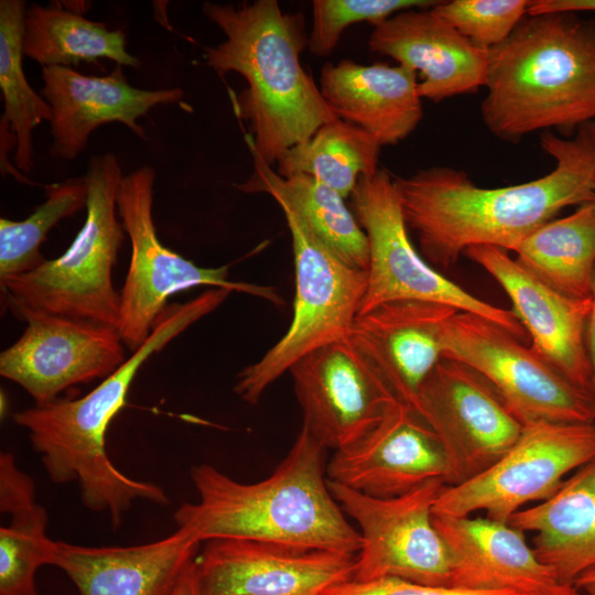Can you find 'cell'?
Here are the masks:
<instances>
[{
  "label": "cell",
  "mask_w": 595,
  "mask_h": 595,
  "mask_svg": "<svg viewBox=\"0 0 595 595\" xmlns=\"http://www.w3.org/2000/svg\"><path fill=\"white\" fill-rule=\"evenodd\" d=\"M86 175L46 187V199L21 221L0 219V281L34 270L45 259L40 248L48 231L64 218L86 208Z\"/></svg>",
  "instance_id": "4dcf8cb0"
},
{
  "label": "cell",
  "mask_w": 595,
  "mask_h": 595,
  "mask_svg": "<svg viewBox=\"0 0 595 595\" xmlns=\"http://www.w3.org/2000/svg\"><path fill=\"white\" fill-rule=\"evenodd\" d=\"M202 11L226 37L204 48L205 64L247 82L232 97L234 111L248 123L249 150L263 162L272 166L285 151L337 118L302 67L300 55L309 35L301 14L283 12L275 0L207 1Z\"/></svg>",
  "instance_id": "3957f363"
},
{
  "label": "cell",
  "mask_w": 595,
  "mask_h": 595,
  "mask_svg": "<svg viewBox=\"0 0 595 595\" xmlns=\"http://www.w3.org/2000/svg\"><path fill=\"white\" fill-rule=\"evenodd\" d=\"M485 87L483 122L507 142L539 130L571 134L595 120V18L527 15L489 50Z\"/></svg>",
  "instance_id": "277c9868"
},
{
  "label": "cell",
  "mask_w": 595,
  "mask_h": 595,
  "mask_svg": "<svg viewBox=\"0 0 595 595\" xmlns=\"http://www.w3.org/2000/svg\"><path fill=\"white\" fill-rule=\"evenodd\" d=\"M325 448L304 426L267 478L241 483L208 464L191 468L196 502L174 512L177 528L201 543L246 539L358 554L359 531L331 493Z\"/></svg>",
  "instance_id": "7a4b0ae2"
},
{
  "label": "cell",
  "mask_w": 595,
  "mask_h": 595,
  "mask_svg": "<svg viewBox=\"0 0 595 595\" xmlns=\"http://www.w3.org/2000/svg\"><path fill=\"white\" fill-rule=\"evenodd\" d=\"M529 0L439 1L433 11L474 44L491 50L528 15Z\"/></svg>",
  "instance_id": "d6a6232c"
},
{
  "label": "cell",
  "mask_w": 595,
  "mask_h": 595,
  "mask_svg": "<svg viewBox=\"0 0 595 595\" xmlns=\"http://www.w3.org/2000/svg\"><path fill=\"white\" fill-rule=\"evenodd\" d=\"M0 510L10 516L0 528V595H37L35 574L51 565L48 516L36 502L33 479L9 452L0 455Z\"/></svg>",
  "instance_id": "4316f807"
},
{
  "label": "cell",
  "mask_w": 595,
  "mask_h": 595,
  "mask_svg": "<svg viewBox=\"0 0 595 595\" xmlns=\"http://www.w3.org/2000/svg\"><path fill=\"white\" fill-rule=\"evenodd\" d=\"M509 523L533 533L531 547L556 581L574 583L595 566V458L551 497L516 512Z\"/></svg>",
  "instance_id": "cb8c5ba5"
},
{
  "label": "cell",
  "mask_w": 595,
  "mask_h": 595,
  "mask_svg": "<svg viewBox=\"0 0 595 595\" xmlns=\"http://www.w3.org/2000/svg\"><path fill=\"white\" fill-rule=\"evenodd\" d=\"M380 148L368 133L336 118L285 151L277 161V173L310 175L347 198L361 176L379 170Z\"/></svg>",
  "instance_id": "f546056e"
},
{
  "label": "cell",
  "mask_w": 595,
  "mask_h": 595,
  "mask_svg": "<svg viewBox=\"0 0 595 595\" xmlns=\"http://www.w3.org/2000/svg\"><path fill=\"white\" fill-rule=\"evenodd\" d=\"M574 584L580 588L589 584H595V566L580 575L574 581Z\"/></svg>",
  "instance_id": "f35d334b"
},
{
  "label": "cell",
  "mask_w": 595,
  "mask_h": 595,
  "mask_svg": "<svg viewBox=\"0 0 595 595\" xmlns=\"http://www.w3.org/2000/svg\"><path fill=\"white\" fill-rule=\"evenodd\" d=\"M26 3L0 1V88L3 113L0 119L1 172L19 181L33 169L32 132L52 118V109L28 83L23 72V31Z\"/></svg>",
  "instance_id": "484cf974"
},
{
  "label": "cell",
  "mask_w": 595,
  "mask_h": 595,
  "mask_svg": "<svg viewBox=\"0 0 595 595\" xmlns=\"http://www.w3.org/2000/svg\"><path fill=\"white\" fill-rule=\"evenodd\" d=\"M23 53L42 67H71L100 58L132 68L141 66L139 58L127 51L121 30H109L102 22L90 21L57 4H32L26 9Z\"/></svg>",
  "instance_id": "f1b7e54d"
},
{
  "label": "cell",
  "mask_w": 595,
  "mask_h": 595,
  "mask_svg": "<svg viewBox=\"0 0 595 595\" xmlns=\"http://www.w3.org/2000/svg\"><path fill=\"white\" fill-rule=\"evenodd\" d=\"M594 203H595V199H594Z\"/></svg>",
  "instance_id": "60d3db41"
},
{
  "label": "cell",
  "mask_w": 595,
  "mask_h": 595,
  "mask_svg": "<svg viewBox=\"0 0 595 595\" xmlns=\"http://www.w3.org/2000/svg\"><path fill=\"white\" fill-rule=\"evenodd\" d=\"M530 595H588L585 591L570 582H554Z\"/></svg>",
  "instance_id": "74e56055"
},
{
  "label": "cell",
  "mask_w": 595,
  "mask_h": 595,
  "mask_svg": "<svg viewBox=\"0 0 595 595\" xmlns=\"http://www.w3.org/2000/svg\"><path fill=\"white\" fill-rule=\"evenodd\" d=\"M553 12H595V0H533L528 15Z\"/></svg>",
  "instance_id": "e575fe53"
},
{
  "label": "cell",
  "mask_w": 595,
  "mask_h": 595,
  "mask_svg": "<svg viewBox=\"0 0 595 595\" xmlns=\"http://www.w3.org/2000/svg\"><path fill=\"white\" fill-rule=\"evenodd\" d=\"M155 172L142 166L123 176L117 195V212L131 242V259L123 288L117 331L134 353L148 339L167 307V299L196 286L227 289L282 305L274 288L229 280V266L204 268L166 248L153 221Z\"/></svg>",
  "instance_id": "ba28073f"
},
{
  "label": "cell",
  "mask_w": 595,
  "mask_h": 595,
  "mask_svg": "<svg viewBox=\"0 0 595 595\" xmlns=\"http://www.w3.org/2000/svg\"><path fill=\"white\" fill-rule=\"evenodd\" d=\"M368 46L415 71L422 99L440 102L486 86L489 50L474 44L432 8L403 10L374 26Z\"/></svg>",
  "instance_id": "d6986e66"
},
{
  "label": "cell",
  "mask_w": 595,
  "mask_h": 595,
  "mask_svg": "<svg viewBox=\"0 0 595 595\" xmlns=\"http://www.w3.org/2000/svg\"><path fill=\"white\" fill-rule=\"evenodd\" d=\"M433 522L448 551L451 587L530 595L559 582L509 522L434 511Z\"/></svg>",
  "instance_id": "7402d4cb"
},
{
  "label": "cell",
  "mask_w": 595,
  "mask_h": 595,
  "mask_svg": "<svg viewBox=\"0 0 595 595\" xmlns=\"http://www.w3.org/2000/svg\"><path fill=\"white\" fill-rule=\"evenodd\" d=\"M464 256L489 273L507 293L531 347L591 397L592 369L586 347L591 296L575 299L553 290L497 247H470Z\"/></svg>",
  "instance_id": "e0dca14e"
},
{
  "label": "cell",
  "mask_w": 595,
  "mask_h": 595,
  "mask_svg": "<svg viewBox=\"0 0 595 595\" xmlns=\"http://www.w3.org/2000/svg\"><path fill=\"white\" fill-rule=\"evenodd\" d=\"M586 347L592 369L591 397L595 405V273L591 292V310L586 325Z\"/></svg>",
  "instance_id": "d590c367"
},
{
  "label": "cell",
  "mask_w": 595,
  "mask_h": 595,
  "mask_svg": "<svg viewBox=\"0 0 595 595\" xmlns=\"http://www.w3.org/2000/svg\"><path fill=\"white\" fill-rule=\"evenodd\" d=\"M581 588L585 591L588 595H595V584H589Z\"/></svg>",
  "instance_id": "ab89813d"
},
{
  "label": "cell",
  "mask_w": 595,
  "mask_h": 595,
  "mask_svg": "<svg viewBox=\"0 0 595 595\" xmlns=\"http://www.w3.org/2000/svg\"><path fill=\"white\" fill-rule=\"evenodd\" d=\"M443 357L482 375L523 425L594 423L595 405L532 347L497 324L456 312L444 325Z\"/></svg>",
  "instance_id": "9c48e42d"
},
{
  "label": "cell",
  "mask_w": 595,
  "mask_h": 595,
  "mask_svg": "<svg viewBox=\"0 0 595 595\" xmlns=\"http://www.w3.org/2000/svg\"><path fill=\"white\" fill-rule=\"evenodd\" d=\"M289 372L302 426L335 452L366 437L399 402L348 336L303 356Z\"/></svg>",
  "instance_id": "4fadbf2b"
},
{
  "label": "cell",
  "mask_w": 595,
  "mask_h": 595,
  "mask_svg": "<svg viewBox=\"0 0 595 595\" xmlns=\"http://www.w3.org/2000/svg\"><path fill=\"white\" fill-rule=\"evenodd\" d=\"M456 312L437 303L392 301L359 315L348 337L394 398L413 409L443 358V328Z\"/></svg>",
  "instance_id": "ffe728a7"
},
{
  "label": "cell",
  "mask_w": 595,
  "mask_h": 595,
  "mask_svg": "<svg viewBox=\"0 0 595 595\" xmlns=\"http://www.w3.org/2000/svg\"><path fill=\"white\" fill-rule=\"evenodd\" d=\"M85 175L86 220L69 248L32 271L0 281L4 303L17 316L42 312L117 328L120 293L112 268L125 239L117 218L123 175L112 153L94 156Z\"/></svg>",
  "instance_id": "5b68a950"
},
{
  "label": "cell",
  "mask_w": 595,
  "mask_h": 595,
  "mask_svg": "<svg viewBox=\"0 0 595 595\" xmlns=\"http://www.w3.org/2000/svg\"><path fill=\"white\" fill-rule=\"evenodd\" d=\"M322 595H523L515 592H479L451 586H434L397 577H383L368 582L355 580L338 584Z\"/></svg>",
  "instance_id": "836d02e7"
},
{
  "label": "cell",
  "mask_w": 595,
  "mask_h": 595,
  "mask_svg": "<svg viewBox=\"0 0 595 595\" xmlns=\"http://www.w3.org/2000/svg\"><path fill=\"white\" fill-rule=\"evenodd\" d=\"M255 171L249 180L235 186L246 193H266L291 208L314 237L348 266L367 270L369 246L365 231L333 188L306 174L280 176L272 166L250 151Z\"/></svg>",
  "instance_id": "d4e9b609"
},
{
  "label": "cell",
  "mask_w": 595,
  "mask_h": 595,
  "mask_svg": "<svg viewBox=\"0 0 595 595\" xmlns=\"http://www.w3.org/2000/svg\"><path fill=\"white\" fill-rule=\"evenodd\" d=\"M202 543L177 528L160 540L128 547H87L54 541L51 565L80 595H173Z\"/></svg>",
  "instance_id": "44dd1931"
},
{
  "label": "cell",
  "mask_w": 595,
  "mask_h": 595,
  "mask_svg": "<svg viewBox=\"0 0 595 595\" xmlns=\"http://www.w3.org/2000/svg\"><path fill=\"white\" fill-rule=\"evenodd\" d=\"M292 239L293 315L285 334L238 375L236 394L257 404L264 391L303 356L349 335L367 290V271L323 246L291 208L280 206Z\"/></svg>",
  "instance_id": "8992f818"
},
{
  "label": "cell",
  "mask_w": 595,
  "mask_h": 595,
  "mask_svg": "<svg viewBox=\"0 0 595 595\" xmlns=\"http://www.w3.org/2000/svg\"><path fill=\"white\" fill-rule=\"evenodd\" d=\"M321 94L333 113L368 133L380 147L411 134L423 117L418 74L404 65L325 63Z\"/></svg>",
  "instance_id": "603a6c76"
},
{
  "label": "cell",
  "mask_w": 595,
  "mask_h": 595,
  "mask_svg": "<svg viewBox=\"0 0 595 595\" xmlns=\"http://www.w3.org/2000/svg\"><path fill=\"white\" fill-rule=\"evenodd\" d=\"M349 198L369 246L367 290L359 315L392 301H423L484 317L521 342L529 338L512 310L496 306L467 292L440 273L415 249L403 218L394 177L387 169L361 176Z\"/></svg>",
  "instance_id": "52a82bcc"
},
{
  "label": "cell",
  "mask_w": 595,
  "mask_h": 595,
  "mask_svg": "<svg viewBox=\"0 0 595 595\" xmlns=\"http://www.w3.org/2000/svg\"><path fill=\"white\" fill-rule=\"evenodd\" d=\"M173 595H203L198 585L194 560L182 574Z\"/></svg>",
  "instance_id": "8d00e7d4"
},
{
  "label": "cell",
  "mask_w": 595,
  "mask_h": 595,
  "mask_svg": "<svg viewBox=\"0 0 595 595\" xmlns=\"http://www.w3.org/2000/svg\"><path fill=\"white\" fill-rule=\"evenodd\" d=\"M42 97L52 109L53 156L73 160L99 126L120 122L138 137L145 131L138 119L159 105L180 102L181 88L148 90L131 86L122 66L102 77L84 75L73 67H42Z\"/></svg>",
  "instance_id": "ac0fdd59"
},
{
  "label": "cell",
  "mask_w": 595,
  "mask_h": 595,
  "mask_svg": "<svg viewBox=\"0 0 595 595\" xmlns=\"http://www.w3.org/2000/svg\"><path fill=\"white\" fill-rule=\"evenodd\" d=\"M540 142L554 169L517 185L479 187L466 172L448 166L394 177L407 227L431 266L450 268L475 246L515 251L562 209L594 202L595 120L571 139L544 131Z\"/></svg>",
  "instance_id": "6da1fadb"
},
{
  "label": "cell",
  "mask_w": 595,
  "mask_h": 595,
  "mask_svg": "<svg viewBox=\"0 0 595 595\" xmlns=\"http://www.w3.org/2000/svg\"><path fill=\"white\" fill-rule=\"evenodd\" d=\"M357 554L214 539L194 559L203 595H322L354 580Z\"/></svg>",
  "instance_id": "9a60e30c"
},
{
  "label": "cell",
  "mask_w": 595,
  "mask_h": 595,
  "mask_svg": "<svg viewBox=\"0 0 595 595\" xmlns=\"http://www.w3.org/2000/svg\"><path fill=\"white\" fill-rule=\"evenodd\" d=\"M430 0H314L307 48L316 56H327L336 47L346 28L368 22L374 26L409 9L432 8Z\"/></svg>",
  "instance_id": "1f68e13d"
},
{
  "label": "cell",
  "mask_w": 595,
  "mask_h": 595,
  "mask_svg": "<svg viewBox=\"0 0 595 595\" xmlns=\"http://www.w3.org/2000/svg\"><path fill=\"white\" fill-rule=\"evenodd\" d=\"M413 410L443 447L447 486L463 484L489 468L523 429L482 375L447 357L422 383Z\"/></svg>",
  "instance_id": "7c38bea8"
},
{
  "label": "cell",
  "mask_w": 595,
  "mask_h": 595,
  "mask_svg": "<svg viewBox=\"0 0 595 595\" xmlns=\"http://www.w3.org/2000/svg\"><path fill=\"white\" fill-rule=\"evenodd\" d=\"M22 336L0 354V375L42 405L64 390L105 379L127 359L117 328L88 321L25 312Z\"/></svg>",
  "instance_id": "5bb4252c"
},
{
  "label": "cell",
  "mask_w": 595,
  "mask_h": 595,
  "mask_svg": "<svg viewBox=\"0 0 595 595\" xmlns=\"http://www.w3.org/2000/svg\"><path fill=\"white\" fill-rule=\"evenodd\" d=\"M328 479V478H327ZM343 511L359 527L361 548L354 580L397 577L451 586V561L433 522L443 480H431L404 495L378 498L328 480Z\"/></svg>",
  "instance_id": "8fae6325"
},
{
  "label": "cell",
  "mask_w": 595,
  "mask_h": 595,
  "mask_svg": "<svg viewBox=\"0 0 595 595\" xmlns=\"http://www.w3.org/2000/svg\"><path fill=\"white\" fill-rule=\"evenodd\" d=\"M447 473L439 439L401 402L361 441L336 451L326 470L329 482L378 498L401 496L435 479L446 484Z\"/></svg>",
  "instance_id": "2e32d148"
},
{
  "label": "cell",
  "mask_w": 595,
  "mask_h": 595,
  "mask_svg": "<svg viewBox=\"0 0 595 595\" xmlns=\"http://www.w3.org/2000/svg\"><path fill=\"white\" fill-rule=\"evenodd\" d=\"M515 252L516 261L548 286L571 298H589L595 273V203L540 226Z\"/></svg>",
  "instance_id": "83f0119b"
},
{
  "label": "cell",
  "mask_w": 595,
  "mask_h": 595,
  "mask_svg": "<svg viewBox=\"0 0 595 595\" xmlns=\"http://www.w3.org/2000/svg\"><path fill=\"white\" fill-rule=\"evenodd\" d=\"M593 458L595 422L529 424L489 468L463 484L446 485L433 511L452 516L485 511L487 518L508 523L528 504L551 497Z\"/></svg>",
  "instance_id": "30bf717a"
}]
</instances>
